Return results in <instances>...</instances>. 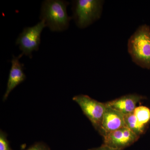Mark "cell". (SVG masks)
I'll use <instances>...</instances> for the list:
<instances>
[{
  "label": "cell",
  "instance_id": "9",
  "mask_svg": "<svg viewBox=\"0 0 150 150\" xmlns=\"http://www.w3.org/2000/svg\"><path fill=\"white\" fill-rule=\"evenodd\" d=\"M106 106L100 133L103 137L110 132L125 127L124 115L106 105Z\"/></svg>",
  "mask_w": 150,
  "mask_h": 150
},
{
  "label": "cell",
  "instance_id": "10",
  "mask_svg": "<svg viewBox=\"0 0 150 150\" xmlns=\"http://www.w3.org/2000/svg\"><path fill=\"white\" fill-rule=\"evenodd\" d=\"M125 126L139 137L144 133L146 127L141 125L134 113L124 115Z\"/></svg>",
  "mask_w": 150,
  "mask_h": 150
},
{
  "label": "cell",
  "instance_id": "1",
  "mask_svg": "<svg viewBox=\"0 0 150 150\" xmlns=\"http://www.w3.org/2000/svg\"><path fill=\"white\" fill-rule=\"evenodd\" d=\"M69 3L63 0H46L41 5L40 19L52 32H62L69 26L72 18L67 13Z\"/></svg>",
  "mask_w": 150,
  "mask_h": 150
},
{
  "label": "cell",
  "instance_id": "2",
  "mask_svg": "<svg viewBox=\"0 0 150 150\" xmlns=\"http://www.w3.org/2000/svg\"><path fill=\"white\" fill-rule=\"evenodd\" d=\"M128 52L133 62L137 65L150 69V27L141 25L130 38Z\"/></svg>",
  "mask_w": 150,
  "mask_h": 150
},
{
  "label": "cell",
  "instance_id": "7",
  "mask_svg": "<svg viewBox=\"0 0 150 150\" xmlns=\"http://www.w3.org/2000/svg\"><path fill=\"white\" fill-rule=\"evenodd\" d=\"M23 56L22 54L17 56H13L11 62V66L9 74L6 89L3 98L4 101L7 99L14 89L26 79V75L24 72V65L20 62V59Z\"/></svg>",
  "mask_w": 150,
  "mask_h": 150
},
{
  "label": "cell",
  "instance_id": "5",
  "mask_svg": "<svg viewBox=\"0 0 150 150\" xmlns=\"http://www.w3.org/2000/svg\"><path fill=\"white\" fill-rule=\"evenodd\" d=\"M45 27L44 22L40 21L33 26L23 28L16 41V44L22 51L21 54L32 59L33 52L39 50L41 34Z\"/></svg>",
  "mask_w": 150,
  "mask_h": 150
},
{
  "label": "cell",
  "instance_id": "11",
  "mask_svg": "<svg viewBox=\"0 0 150 150\" xmlns=\"http://www.w3.org/2000/svg\"><path fill=\"white\" fill-rule=\"evenodd\" d=\"M139 123L146 127L150 122V109L144 105L137 106L133 112Z\"/></svg>",
  "mask_w": 150,
  "mask_h": 150
},
{
  "label": "cell",
  "instance_id": "8",
  "mask_svg": "<svg viewBox=\"0 0 150 150\" xmlns=\"http://www.w3.org/2000/svg\"><path fill=\"white\" fill-rule=\"evenodd\" d=\"M144 99V97L133 94L123 96L106 102L105 104L107 106L126 115L133 113L137 107L138 103Z\"/></svg>",
  "mask_w": 150,
  "mask_h": 150
},
{
  "label": "cell",
  "instance_id": "3",
  "mask_svg": "<svg viewBox=\"0 0 150 150\" xmlns=\"http://www.w3.org/2000/svg\"><path fill=\"white\" fill-rule=\"evenodd\" d=\"M73 3V18L79 28L88 27L101 16L103 1L77 0Z\"/></svg>",
  "mask_w": 150,
  "mask_h": 150
},
{
  "label": "cell",
  "instance_id": "12",
  "mask_svg": "<svg viewBox=\"0 0 150 150\" xmlns=\"http://www.w3.org/2000/svg\"><path fill=\"white\" fill-rule=\"evenodd\" d=\"M0 150H12L7 138L6 134L1 130L0 131Z\"/></svg>",
  "mask_w": 150,
  "mask_h": 150
},
{
  "label": "cell",
  "instance_id": "6",
  "mask_svg": "<svg viewBox=\"0 0 150 150\" xmlns=\"http://www.w3.org/2000/svg\"><path fill=\"white\" fill-rule=\"evenodd\" d=\"M103 138V144L114 149L122 150L137 142L139 137L125 126L106 134Z\"/></svg>",
  "mask_w": 150,
  "mask_h": 150
},
{
  "label": "cell",
  "instance_id": "4",
  "mask_svg": "<svg viewBox=\"0 0 150 150\" xmlns=\"http://www.w3.org/2000/svg\"><path fill=\"white\" fill-rule=\"evenodd\" d=\"M72 99L77 103L94 128L100 134L103 119L106 108L105 103L99 102L86 95L75 96Z\"/></svg>",
  "mask_w": 150,
  "mask_h": 150
},
{
  "label": "cell",
  "instance_id": "13",
  "mask_svg": "<svg viewBox=\"0 0 150 150\" xmlns=\"http://www.w3.org/2000/svg\"><path fill=\"white\" fill-rule=\"evenodd\" d=\"M25 150H51L46 144L42 142H38L30 146Z\"/></svg>",
  "mask_w": 150,
  "mask_h": 150
},
{
  "label": "cell",
  "instance_id": "14",
  "mask_svg": "<svg viewBox=\"0 0 150 150\" xmlns=\"http://www.w3.org/2000/svg\"><path fill=\"white\" fill-rule=\"evenodd\" d=\"M88 150H117L111 149L107 146L104 144L99 147L93 148V149H89Z\"/></svg>",
  "mask_w": 150,
  "mask_h": 150
}]
</instances>
